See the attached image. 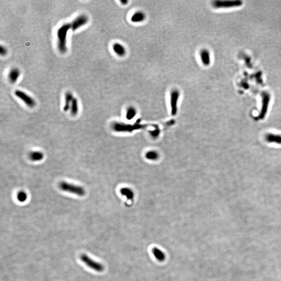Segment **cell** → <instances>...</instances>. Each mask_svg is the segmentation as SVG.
<instances>
[{
  "mask_svg": "<svg viewBox=\"0 0 281 281\" xmlns=\"http://www.w3.org/2000/svg\"><path fill=\"white\" fill-rule=\"evenodd\" d=\"M120 2L122 3V4L124 5H126L128 3V1H127V0H125V1H120Z\"/></svg>",
  "mask_w": 281,
  "mask_h": 281,
  "instance_id": "obj_22",
  "label": "cell"
},
{
  "mask_svg": "<svg viewBox=\"0 0 281 281\" xmlns=\"http://www.w3.org/2000/svg\"><path fill=\"white\" fill-rule=\"evenodd\" d=\"M146 15L142 11L135 13L131 18V21L133 23H142L145 20Z\"/></svg>",
  "mask_w": 281,
  "mask_h": 281,
  "instance_id": "obj_13",
  "label": "cell"
},
{
  "mask_svg": "<svg viewBox=\"0 0 281 281\" xmlns=\"http://www.w3.org/2000/svg\"><path fill=\"white\" fill-rule=\"evenodd\" d=\"M14 94L29 107H34L36 105L35 100L24 91L17 90L15 91Z\"/></svg>",
  "mask_w": 281,
  "mask_h": 281,
  "instance_id": "obj_6",
  "label": "cell"
},
{
  "mask_svg": "<svg viewBox=\"0 0 281 281\" xmlns=\"http://www.w3.org/2000/svg\"><path fill=\"white\" fill-rule=\"evenodd\" d=\"M137 114V111L135 108L130 107L128 108L127 112L126 117L128 120H131L135 117Z\"/></svg>",
  "mask_w": 281,
  "mask_h": 281,
  "instance_id": "obj_18",
  "label": "cell"
},
{
  "mask_svg": "<svg viewBox=\"0 0 281 281\" xmlns=\"http://www.w3.org/2000/svg\"><path fill=\"white\" fill-rule=\"evenodd\" d=\"M200 56L202 64L204 66H208L210 64V54L208 50L207 49H203L201 51Z\"/></svg>",
  "mask_w": 281,
  "mask_h": 281,
  "instance_id": "obj_10",
  "label": "cell"
},
{
  "mask_svg": "<svg viewBox=\"0 0 281 281\" xmlns=\"http://www.w3.org/2000/svg\"><path fill=\"white\" fill-rule=\"evenodd\" d=\"M265 138L268 143H274L277 144H281V135L269 133L266 135Z\"/></svg>",
  "mask_w": 281,
  "mask_h": 281,
  "instance_id": "obj_14",
  "label": "cell"
},
{
  "mask_svg": "<svg viewBox=\"0 0 281 281\" xmlns=\"http://www.w3.org/2000/svg\"><path fill=\"white\" fill-rule=\"evenodd\" d=\"M71 29L70 23H65L57 30V46L58 51L62 54L66 53L67 51V34Z\"/></svg>",
  "mask_w": 281,
  "mask_h": 281,
  "instance_id": "obj_1",
  "label": "cell"
},
{
  "mask_svg": "<svg viewBox=\"0 0 281 281\" xmlns=\"http://www.w3.org/2000/svg\"><path fill=\"white\" fill-rule=\"evenodd\" d=\"M180 91L177 89H174L170 94V106L171 114L176 115L178 110V103L180 98Z\"/></svg>",
  "mask_w": 281,
  "mask_h": 281,
  "instance_id": "obj_8",
  "label": "cell"
},
{
  "mask_svg": "<svg viewBox=\"0 0 281 281\" xmlns=\"http://www.w3.org/2000/svg\"><path fill=\"white\" fill-rule=\"evenodd\" d=\"M243 2L240 0L231 1H215L213 5L215 8H231L239 7L242 5Z\"/></svg>",
  "mask_w": 281,
  "mask_h": 281,
  "instance_id": "obj_5",
  "label": "cell"
},
{
  "mask_svg": "<svg viewBox=\"0 0 281 281\" xmlns=\"http://www.w3.org/2000/svg\"><path fill=\"white\" fill-rule=\"evenodd\" d=\"M60 188L65 192L70 193L74 194L83 196L85 194V188L80 186L69 184L66 182H62L60 184Z\"/></svg>",
  "mask_w": 281,
  "mask_h": 281,
  "instance_id": "obj_2",
  "label": "cell"
},
{
  "mask_svg": "<svg viewBox=\"0 0 281 281\" xmlns=\"http://www.w3.org/2000/svg\"><path fill=\"white\" fill-rule=\"evenodd\" d=\"M147 157L151 159H154L157 157V154L155 152H149L147 154Z\"/></svg>",
  "mask_w": 281,
  "mask_h": 281,
  "instance_id": "obj_21",
  "label": "cell"
},
{
  "mask_svg": "<svg viewBox=\"0 0 281 281\" xmlns=\"http://www.w3.org/2000/svg\"><path fill=\"white\" fill-rule=\"evenodd\" d=\"M262 97V107L260 113L258 116L257 117V120L263 119L266 116L268 110L269 103L270 101V95L267 92L264 91L261 94Z\"/></svg>",
  "mask_w": 281,
  "mask_h": 281,
  "instance_id": "obj_3",
  "label": "cell"
},
{
  "mask_svg": "<svg viewBox=\"0 0 281 281\" xmlns=\"http://www.w3.org/2000/svg\"><path fill=\"white\" fill-rule=\"evenodd\" d=\"M21 76V71L17 68L11 69L8 74V80L10 83L14 84L16 82Z\"/></svg>",
  "mask_w": 281,
  "mask_h": 281,
  "instance_id": "obj_9",
  "label": "cell"
},
{
  "mask_svg": "<svg viewBox=\"0 0 281 281\" xmlns=\"http://www.w3.org/2000/svg\"><path fill=\"white\" fill-rule=\"evenodd\" d=\"M152 252L157 260L160 262H163L165 260L166 255L165 253L162 252L160 249L157 247H154L152 249Z\"/></svg>",
  "mask_w": 281,
  "mask_h": 281,
  "instance_id": "obj_15",
  "label": "cell"
},
{
  "mask_svg": "<svg viewBox=\"0 0 281 281\" xmlns=\"http://www.w3.org/2000/svg\"><path fill=\"white\" fill-rule=\"evenodd\" d=\"M29 158L32 161H40L43 159V153L40 152H32L29 155Z\"/></svg>",
  "mask_w": 281,
  "mask_h": 281,
  "instance_id": "obj_17",
  "label": "cell"
},
{
  "mask_svg": "<svg viewBox=\"0 0 281 281\" xmlns=\"http://www.w3.org/2000/svg\"><path fill=\"white\" fill-rule=\"evenodd\" d=\"M70 114L73 116H76L78 113V102L76 97H74L72 100V103L70 106Z\"/></svg>",
  "mask_w": 281,
  "mask_h": 281,
  "instance_id": "obj_16",
  "label": "cell"
},
{
  "mask_svg": "<svg viewBox=\"0 0 281 281\" xmlns=\"http://www.w3.org/2000/svg\"><path fill=\"white\" fill-rule=\"evenodd\" d=\"M27 194L24 191H20L18 193L17 195V198L19 202H24L27 200Z\"/></svg>",
  "mask_w": 281,
  "mask_h": 281,
  "instance_id": "obj_19",
  "label": "cell"
},
{
  "mask_svg": "<svg viewBox=\"0 0 281 281\" xmlns=\"http://www.w3.org/2000/svg\"><path fill=\"white\" fill-rule=\"evenodd\" d=\"M113 49L115 53L120 57H123L126 54V49L124 46L119 43H115L113 46Z\"/></svg>",
  "mask_w": 281,
  "mask_h": 281,
  "instance_id": "obj_11",
  "label": "cell"
},
{
  "mask_svg": "<svg viewBox=\"0 0 281 281\" xmlns=\"http://www.w3.org/2000/svg\"><path fill=\"white\" fill-rule=\"evenodd\" d=\"M89 17L86 15H80L70 23L71 29L72 31H76L77 30L86 25L89 22Z\"/></svg>",
  "mask_w": 281,
  "mask_h": 281,
  "instance_id": "obj_7",
  "label": "cell"
},
{
  "mask_svg": "<svg viewBox=\"0 0 281 281\" xmlns=\"http://www.w3.org/2000/svg\"><path fill=\"white\" fill-rule=\"evenodd\" d=\"M80 259L88 267L93 269L94 271L102 272L104 269V267L101 263L92 259L90 257H89L85 254L81 255L80 256Z\"/></svg>",
  "mask_w": 281,
  "mask_h": 281,
  "instance_id": "obj_4",
  "label": "cell"
},
{
  "mask_svg": "<svg viewBox=\"0 0 281 281\" xmlns=\"http://www.w3.org/2000/svg\"><path fill=\"white\" fill-rule=\"evenodd\" d=\"M7 53V50L4 46H1L0 48V54L1 56H5Z\"/></svg>",
  "mask_w": 281,
  "mask_h": 281,
  "instance_id": "obj_20",
  "label": "cell"
},
{
  "mask_svg": "<svg viewBox=\"0 0 281 281\" xmlns=\"http://www.w3.org/2000/svg\"><path fill=\"white\" fill-rule=\"evenodd\" d=\"M74 98V97L73 96L72 93L70 92H67L66 93H65L64 106L63 107V110L65 112H68L70 110L71 104Z\"/></svg>",
  "mask_w": 281,
  "mask_h": 281,
  "instance_id": "obj_12",
  "label": "cell"
}]
</instances>
